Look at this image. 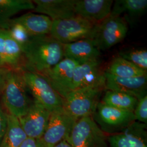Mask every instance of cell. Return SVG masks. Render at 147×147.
<instances>
[{
    "instance_id": "cell-6",
    "label": "cell",
    "mask_w": 147,
    "mask_h": 147,
    "mask_svg": "<svg viewBox=\"0 0 147 147\" xmlns=\"http://www.w3.org/2000/svg\"><path fill=\"white\" fill-rule=\"evenodd\" d=\"M92 116L78 119L66 139L72 147H107V139Z\"/></svg>"
},
{
    "instance_id": "cell-27",
    "label": "cell",
    "mask_w": 147,
    "mask_h": 147,
    "mask_svg": "<svg viewBox=\"0 0 147 147\" xmlns=\"http://www.w3.org/2000/svg\"><path fill=\"white\" fill-rule=\"evenodd\" d=\"M135 121L143 124H147V95L139 99L133 112Z\"/></svg>"
},
{
    "instance_id": "cell-7",
    "label": "cell",
    "mask_w": 147,
    "mask_h": 147,
    "mask_svg": "<svg viewBox=\"0 0 147 147\" xmlns=\"http://www.w3.org/2000/svg\"><path fill=\"white\" fill-rule=\"evenodd\" d=\"M77 119L64 107L51 112L47 128L38 140L41 147H54L66 140Z\"/></svg>"
},
{
    "instance_id": "cell-1",
    "label": "cell",
    "mask_w": 147,
    "mask_h": 147,
    "mask_svg": "<svg viewBox=\"0 0 147 147\" xmlns=\"http://www.w3.org/2000/svg\"><path fill=\"white\" fill-rule=\"evenodd\" d=\"M25 70L42 74L64 57L63 44L49 35L32 37L22 47Z\"/></svg>"
},
{
    "instance_id": "cell-32",
    "label": "cell",
    "mask_w": 147,
    "mask_h": 147,
    "mask_svg": "<svg viewBox=\"0 0 147 147\" xmlns=\"http://www.w3.org/2000/svg\"><path fill=\"white\" fill-rule=\"evenodd\" d=\"M2 65H1V63L0 62V68H2Z\"/></svg>"
},
{
    "instance_id": "cell-8",
    "label": "cell",
    "mask_w": 147,
    "mask_h": 147,
    "mask_svg": "<svg viewBox=\"0 0 147 147\" xmlns=\"http://www.w3.org/2000/svg\"><path fill=\"white\" fill-rule=\"evenodd\" d=\"M92 117L100 129L110 135L123 131L135 121L132 112L121 110L101 101Z\"/></svg>"
},
{
    "instance_id": "cell-21",
    "label": "cell",
    "mask_w": 147,
    "mask_h": 147,
    "mask_svg": "<svg viewBox=\"0 0 147 147\" xmlns=\"http://www.w3.org/2000/svg\"><path fill=\"white\" fill-rule=\"evenodd\" d=\"M35 5L30 0H0V28L7 29L12 17L24 11H33Z\"/></svg>"
},
{
    "instance_id": "cell-15",
    "label": "cell",
    "mask_w": 147,
    "mask_h": 147,
    "mask_svg": "<svg viewBox=\"0 0 147 147\" xmlns=\"http://www.w3.org/2000/svg\"><path fill=\"white\" fill-rule=\"evenodd\" d=\"M112 0H76L75 15L94 23H99L110 15Z\"/></svg>"
},
{
    "instance_id": "cell-19",
    "label": "cell",
    "mask_w": 147,
    "mask_h": 147,
    "mask_svg": "<svg viewBox=\"0 0 147 147\" xmlns=\"http://www.w3.org/2000/svg\"><path fill=\"white\" fill-rule=\"evenodd\" d=\"M11 21L24 27L31 37L49 35L53 20L47 16L28 12Z\"/></svg>"
},
{
    "instance_id": "cell-5",
    "label": "cell",
    "mask_w": 147,
    "mask_h": 147,
    "mask_svg": "<svg viewBox=\"0 0 147 147\" xmlns=\"http://www.w3.org/2000/svg\"><path fill=\"white\" fill-rule=\"evenodd\" d=\"M21 73L27 89L34 100L50 111L63 106V99L53 88L47 79L42 74L21 69Z\"/></svg>"
},
{
    "instance_id": "cell-13",
    "label": "cell",
    "mask_w": 147,
    "mask_h": 147,
    "mask_svg": "<svg viewBox=\"0 0 147 147\" xmlns=\"http://www.w3.org/2000/svg\"><path fill=\"white\" fill-rule=\"evenodd\" d=\"M105 89L131 95L138 100L147 95V75L120 78L105 72Z\"/></svg>"
},
{
    "instance_id": "cell-29",
    "label": "cell",
    "mask_w": 147,
    "mask_h": 147,
    "mask_svg": "<svg viewBox=\"0 0 147 147\" xmlns=\"http://www.w3.org/2000/svg\"><path fill=\"white\" fill-rule=\"evenodd\" d=\"M19 147H41L38 140L27 137Z\"/></svg>"
},
{
    "instance_id": "cell-16",
    "label": "cell",
    "mask_w": 147,
    "mask_h": 147,
    "mask_svg": "<svg viewBox=\"0 0 147 147\" xmlns=\"http://www.w3.org/2000/svg\"><path fill=\"white\" fill-rule=\"evenodd\" d=\"M22 61L21 45L8 30L0 28V62L2 67L19 70Z\"/></svg>"
},
{
    "instance_id": "cell-18",
    "label": "cell",
    "mask_w": 147,
    "mask_h": 147,
    "mask_svg": "<svg viewBox=\"0 0 147 147\" xmlns=\"http://www.w3.org/2000/svg\"><path fill=\"white\" fill-rule=\"evenodd\" d=\"M64 57L79 64L99 59L100 50L94 40L87 38L63 44Z\"/></svg>"
},
{
    "instance_id": "cell-26",
    "label": "cell",
    "mask_w": 147,
    "mask_h": 147,
    "mask_svg": "<svg viewBox=\"0 0 147 147\" xmlns=\"http://www.w3.org/2000/svg\"><path fill=\"white\" fill-rule=\"evenodd\" d=\"M11 20L5 30L8 31L11 37L21 45L22 49V47L30 40L32 37L24 27L11 21Z\"/></svg>"
},
{
    "instance_id": "cell-22",
    "label": "cell",
    "mask_w": 147,
    "mask_h": 147,
    "mask_svg": "<svg viewBox=\"0 0 147 147\" xmlns=\"http://www.w3.org/2000/svg\"><path fill=\"white\" fill-rule=\"evenodd\" d=\"M7 129L0 147H19L27 136L18 118L9 113L7 114Z\"/></svg>"
},
{
    "instance_id": "cell-20",
    "label": "cell",
    "mask_w": 147,
    "mask_h": 147,
    "mask_svg": "<svg viewBox=\"0 0 147 147\" xmlns=\"http://www.w3.org/2000/svg\"><path fill=\"white\" fill-rule=\"evenodd\" d=\"M147 0H117L113 2L110 16H120L127 24H132L144 14Z\"/></svg>"
},
{
    "instance_id": "cell-9",
    "label": "cell",
    "mask_w": 147,
    "mask_h": 147,
    "mask_svg": "<svg viewBox=\"0 0 147 147\" xmlns=\"http://www.w3.org/2000/svg\"><path fill=\"white\" fill-rule=\"evenodd\" d=\"M127 31V24L123 18L109 16L97 24L93 39L100 51H105L121 42Z\"/></svg>"
},
{
    "instance_id": "cell-10",
    "label": "cell",
    "mask_w": 147,
    "mask_h": 147,
    "mask_svg": "<svg viewBox=\"0 0 147 147\" xmlns=\"http://www.w3.org/2000/svg\"><path fill=\"white\" fill-rule=\"evenodd\" d=\"M79 64L73 59L64 57L42 75L63 99L71 90L74 71Z\"/></svg>"
},
{
    "instance_id": "cell-3",
    "label": "cell",
    "mask_w": 147,
    "mask_h": 147,
    "mask_svg": "<svg viewBox=\"0 0 147 147\" xmlns=\"http://www.w3.org/2000/svg\"><path fill=\"white\" fill-rule=\"evenodd\" d=\"M105 89V84H100L73 90L63 98V107L77 120L92 116Z\"/></svg>"
},
{
    "instance_id": "cell-25",
    "label": "cell",
    "mask_w": 147,
    "mask_h": 147,
    "mask_svg": "<svg viewBox=\"0 0 147 147\" xmlns=\"http://www.w3.org/2000/svg\"><path fill=\"white\" fill-rule=\"evenodd\" d=\"M119 57L131 62L144 71H147V51L146 49H131L123 51Z\"/></svg>"
},
{
    "instance_id": "cell-24",
    "label": "cell",
    "mask_w": 147,
    "mask_h": 147,
    "mask_svg": "<svg viewBox=\"0 0 147 147\" xmlns=\"http://www.w3.org/2000/svg\"><path fill=\"white\" fill-rule=\"evenodd\" d=\"M138 100L131 95L120 92L106 90L102 102L121 110L134 112Z\"/></svg>"
},
{
    "instance_id": "cell-30",
    "label": "cell",
    "mask_w": 147,
    "mask_h": 147,
    "mask_svg": "<svg viewBox=\"0 0 147 147\" xmlns=\"http://www.w3.org/2000/svg\"><path fill=\"white\" fill-rule=\"evenodd\" d=\"M9 69V68L5 67H2L0 68V93H1V92L4 86L6 75Z\"/></svg>"
},
{
    "instance_id": "cell-31",
    "label": "cell",
    "mask_w": 147,
    "mask_h": 147,
    "mask_svg": "<svg viewBox=\"0 0 147 147\" xmlns=\"http://www.w3.org/2000/svg\"><path fill=\"white\" fill-rule=\"evenodd\" d=\"M54 147H72L69 144L67 140H65L63 141L62 142H60L59 143H58V144H57L56 146H55Z\"/></svg>"
},
{
    "instance_id": "cell-4",
    "label": "cell",
    "mask_w": 147,
    "mask_h": 147,
    "mask_svg": "<svg viewBox=\"0 0 147 147\" xmlns=\"http://www.w3.org/2000/svg\"><path fill=\"white\" fill-rule=\"evenodd\" d=\"M98 24L77 16L55 20L53 21L50 35L62 44L83 39H93Z\"/></svg>"
},
{
    "instance_id": "cell-17",
    "label": "cell",
    "mask_w": 147,
    "mask_h": 147,
    "mask_svg": "<svg viewBox=\"0 0 147 147\" xmlns=\"http://www.w3.org/2000/svg\"><path fill=\"white\" fill-rule=\"evenodd\" d=\"M76 0H34L36 13L49 17L53 21L76 16L75 5Z\"/></svg>"
},
{
    "instance_id": "cell-14",
    "label": "cell",
    "mask_w": 147,
    "mask_h": 147,
    "mask_svg": "<svg viewBox=\"0 0 147 147\" xmlns=\"http://www.w3.org/2000/svg\"><path fill=\"white\" fill-rule=\"evenodd\" d=\"M101 65V62L99 59L79 64L74 71L71 90L88 86L105 84V72L102 71Z\"/></svg>"
},
{
    "instance_id": "cell-23",
    "label": "cell",
    "mask_w": 147,
    "mask_h": 147,
    "mask_svg": "<svg viewBox=\"0 0 147 147\" xmlns=\"http://www.w3.org/2000/svg\"><path fill=\"white\" fill-rule=\"evenodd\" d=\"M147 71L119 56L111 61L106 71L107 73L120 78H135L147 75Z\"/></svg>"
},
{
    "instance_id": "cell-11",
    "label": "cell",
    "mask_w": 147,
    "mask_h": 147,
    "mask_svg": "<svg viewBox=\"0 0 147 147\" xmlns=\"http://www.w3.org/2000/svg\"><path fill=\"white\" fill-rule=\"evenodd\" d=\"M51 112L33 100L26 115L18 118L27 137L39 140L42 136L49 121Z\"/></svg>"
},
{
    "instance_id": "cell-2",
    "label": "cell",
    "mask_w": 147,
    "mask_h": 147,
    "mask_svg": "<svg viewBox=\"0 0 147 147\" xmlns=\"http://www.w3.org/2000/svg\"><path fill=\"white\" fill-rule=\"evenodd\" d=\"M27 89L21 70L9 69L1 93L9 114L18 118L26 115L33 102L27 95Z\"/></svg>"
},
{
    "instance_id": "cell-28",
    "label": "cell",
    "mask_w": 147,
    "mask_h": 147,
    "mask_svg": "<svg viewBox=\"0 0 147 147\" xmlns=\"http://www.w3.org/2000/svg\"><path fill=\"white\" fill-rule=\"evenodd\" d=\"M0 105V143L5 134L7 126V116Z\"/></svg>"
},
{
    "instance_id": "cell-12",
    "label": "cell",
    "mask_w": 147,
    "mask_h": 147,
    "mask_svg": "<svg viewBox=\"0 0 147 147\" xmlns=\"http://www.w3.org/2000/svg\"><path fill=\"white\" fill-rule=\"evenodd\" d=\"M107 139L110 147H147V125L135 121Z\"/></svg>"
}]
</instances>
